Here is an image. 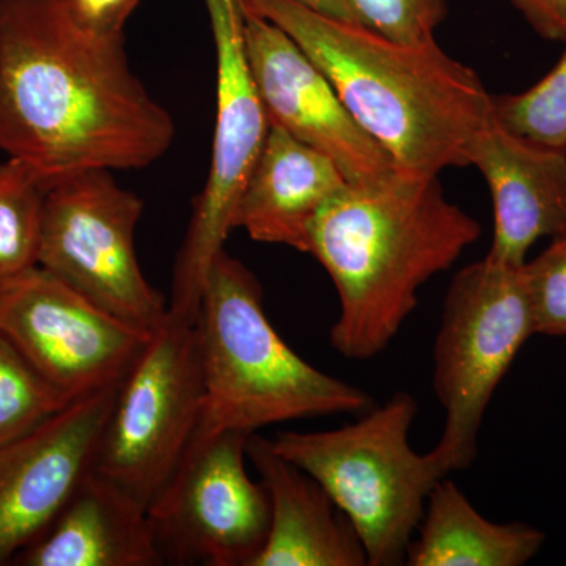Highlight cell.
I'll list each match as a JSON object with an SVG mask.
<instances>
[{"label": "cell", "mask_w": 566, "mask_h": 566, "mask_svg": "<svg viewBox=\"0 0 566 566\" xmlns=\"http://www.w3.org/2000/svg\"><path fill=\"white\" fill-rule=\"evenodd\" d=\"M174 139L125 33L85 31L62 0H0V151L48 191L91 170L144 169Z\"/></svg>", "instance_id": "cell-1"}, {"label": "cell", "mask_w": 566, "mask_h": 566, "mask_svg": "<svg viewBox=\"0 0 566 566\" xmlns=\"http://www.w3.org/2000/svg\"><path fill=\"white\" fill-rule=\"evenodd\" d=\"M482 226L447 199L438 177L392 170L346 182L312 227L314 255L337 290L331 345L352 360L385 352L419 290L475 243Z\"/></svg>", "instance_id": "cell-2"}, {"label": "cell", "mask_w": 566, "mask_h": 566, "mask_svg": "<svg viewBox=\"0 0 566 566\" xmlns=\"http://www.w3.org/2000/svg\"><path fill=\"white\" fill-rule=\"evenodd\" d=\"M243 3L300 44L395 169L438 177L447 167L468 166L465 150L491 120L493 95L436 40L398 43L296 0Z\"/></svg>", "instance_id": "cell-3"}, {"label": "cell", "mask_w": 566, "mask_h": 566, "mask_svg": "<svg viewBox=\"0 0 566 566\" xmlns=\"http://www.w3.org/2000/svg\"><path fill=\"white\" fill-rule=\"evenodd\" d=\"M197 331L205 395L193 438L363 415L374 406L363 389L312 367L283 342L264 312L255 275L226 249L205 279Z\"/></svg>", "instance_id": "cell-4"}, {"label": "cell", "mask_w": 566, "mask_h": 566, "mask_svg": "<svg viewBox=\"0 0 566 566\" xmlns=\"http://www.w3.org/2000/svg\"><path fill=\"white\" fill-rule=\"evenodd\" d=\"M411 394L397 392L357 422L326 431H282L271 449L324 488L356 528L368 566L406 564L428 495L447 476L433 452L417 453Z\"/></svg>", "instance_id": "cell-5"}, {"label": "cell", "mask_w": 566, "mask_h": 566, "mask_svg": "<svg viewBox=\"0 0 566 566\" xmlns=\"http://www.w3.org/2000/svg\"><path fill=\"white\" fill-rule=\"evenodd\" d=\"M532 335L524 264L485 256L457 273L434 344L433 387L446 424L431 452L447 475L474 463L488 405Z\"/></svg>", "instance_id": "cell-6"}, {"label": "cell", "mask_w": 566, "mask_h": 566, "mask_svg": "<svg viewBox=\"0 0 566 566\" xmlns=\"http://www.w3.org/2000/svg\"><path fill=\"white\" fill-rule=\"evenodd\" d=\"M203 395L197 322L167 312L118 385L93 471L148 509L191 444Z\"/></svg>", "instance_id": "cell-7"}, {"label": "cell", "mask_w": 566, "mask_h": 566, "mask_svg": "<svg viewBox=\"0 0 566 566\" xmlns=\"http://www.w3.org/2000/svg\"><path fill=\"white\" fill-rule=\"evenodd\" d=\"M216 51V123L210 172L193 205L174 268L169 312L196 322L212 260L233 230L238 200L271 123L253 77L243 0H205Z\"/></svg>", "instance_id": "cell-8"}, {"label": "cell", "mask_w": 566, "mask_h": 566, "mask_svg": "<svg viewBox=\"0 0 566 566\" xmlns=\"http://www.w3.org/2000/svg\"><path fill=\"white\" fill-rule=\"evenodd\" d=\"M144 202L111 170L52 186L44 200L39 263L104 311L153 329L169 312L142 273L134 234Z\"/></svg>", "instance_id": "cell-9"}, {"label": "cell", "mask_w": 566, "mask_h": 566, "mask_svg": "<svg viewBox=\"0 0 566 566\" xmlns=\"http://www.w3.org/2000/svg\"><path fill=\"white\" fill-rule=\"evenodd\" d=\"M252 433L192 438L148 506L163 558L177 564L252 566L271 526V501L245 469Z\"/></svg>", "instance_id": "cell-10"}, {"label": "cell", "mask_w": 566, "mask_h": 566, "mask_svg": "<svg viewBox=\"0 0 566 566\" xmlns=\"http://www.w3.org/2000/svg\"><path fill=\"white\" fill-rule=\"evenodd\" d=\"M0 335L74 401L120 382L151 329L118 318L33 266L0 283Z\"/></svg>", "instance_id": "cell-11"}, {"label": "cell", "mask_w": 566, "mask_h": 566, "mask_svg": "<svg viewBox=\"0 0 566 566\" xmlns=\"http://www.w3.org/2000/svg\"><path fill=\"white\" fill-rule=\"evenodd\" d=\"M118 385L71 401L32 433L0 446V565L44 534L92 471Z\"/></svg>", "instance_id": "cell-12"}, {"label": "cell", "mask_w": 566, "mask_h": 566, "mask_svg": "<svg viewBox=\"0 0 566 566\" xmlns=\"http://www.w3.org/2000/svg\"><path fill=\"white\" fill-rule=\"evenodd\" d=\"M244 10L245 48L271 125L333 159L348 182L392 172V159L354 120L300 44L274 22Z\"/></svg>", "instance_id": "cell-13"}, {"label": "cell", "mask_w": 566, "mask_h": 566, "mask_svg": "<svg viewBox=\"0 0 566 566\" xmlns=\"http://www.w3.org/2000/svg\"><path fill=\"white\" fill-rule=\"evenodd\" d=\"M465 159L483 175L493 199L488 259L523 266L539 238L566 233V151L521 139L491 115L469 142Z\"/></svg>", "instance_id": "cell-14"}, {"label": "cell", "mask_w": 566, "mask_h": 566, "mask_svg": "<svg viewBox=\"0 0 566 566\" xmlns=\"http://www.w3.org/2000/svg\"><path fill=\"white\" fill-rule=\"evenodd\" d=\"M346 182L333 159L271 125L238 200L233 229L259 243L308 253L319 211Z\"/></svg>", "instance_id": "cell-15"}, {"label": "cell", "mask_w": 566, "mask_h": 566, "mask_svg": "<svg viewBox=\"0 0 566 566\" xmlns=\"http://www.w3.org/2000/svg\"><path fill=\"white\" fill-rule=\"evenodd\" d=\"M248 457L271 501L270 534L252 566H368L356 528L315 479L256 433Z\"/></svg>", "instance_id": "cell-16"}, {"label": "cell", "mask_w": 566, "mask_h": 566, "mask_svg": "<svg viewBox=\"0 0 566 566\" xmlns=\"http://www.w3.org/2000/svg\"><path fill=\"white\" fill-rule=\"evenodd\" d=\"M11 564L155 566L164 558L147 506L92 469L51 526Z\"/></svg>", "instance_id": "cell-17"}, {"label": "cell", "mask_w": 566, "mask_h": 566, "mask_svg": "<svg viewBox=\"0 0 566 566\" xmlns=\"http://www.w3.org/2000/svg\"><path fill=\"white\" fill-rule=\"evenodd\" d=\"M416 534L405 565L521 566L538 554L546 539L527 524L486 520L446 476L428 495Z\"/></svg>", "instance_id": "cell-18"}, {"label": "cell", "mask_w": 566, "mask_h": 566, "mask_svg": "<svg viewBox=\"0 0 566 566\" xmlns=\"http://www.w3.org/2000/svg\"><path fill=\"white\" fill-rule=\"evenodd\" d=\"M46 193L24 163L0 164V283L39 263Z\"/></svg>", "instance_id": "cell-19"}, {"label": "cell", "mask_w": 566, "mask_h": 566, "mask_svg": "<svg viewBox=\"0 0 566 566\" xmlns=\"http://www.w3.org/2000/svg\"><path fill=\"white\" fill-rule=\"evenodd\" d=\"M70 403L0 335V446L32 433Z\"/></svg>", "instance_id": "cell-20"}, {"label": "cell", "mask_w": 566, "mask_h": 566, "mask_svg": "<svg viewBox=\"0 0 566 566\" xmlns=\"http://www.w3.org/2000/svg\"><path fill=\"white\" fill-rule=\"evenodd\" d=\"M491 115L521 139L566 151V46L557 65L534 87L515 95H493Z\"/></svg>", "instance_id": "cell-21"}, {"label": "cell", "mask_w": 566, "mask_h": 566, "mask_svg": "<svg viewBox=\"0 0 566 566\" xmlns=\"http://www.w3.org/2000/svg\"><path fill=\"white\" fill-rule=\"evenodd\" d=\"M360 24L405 44L434 41L447 17V0H349Z\"/></svg>", "instance_id": "cell-22"}, {"label": "cell", "mask_w": 566, "mask_h": 566, "mask_svg": "<svg viewBox=\"0 0 566 566\" xmlns=\"http://www.w3.org/2000/svg\"><path fill=\"white\" fill-rule=\"evenodd\" d=\"M535 334L566 337V233L524 263Z\"/></svg>", "instance_id": "cell-23"}, {"label": "cell", "mask_w": 566, "mask_h": 566, "mask_svg": "<svg viewBox=\"0 0 566 566\" xmlns=\"http://www.w3.org/2000/svg\"><path fill=\"white\" fill-rule=\"evenodd\" d=\"M140 0H62L70 17L85 31L99 35L125 33Z\"/></svg>", "instance_id": "cell-24"}, {"label": "cell", "mask_w": 566, "mask_h": 566, "mask_svg": "<svg viewBox=\"0 0 566 566\" xmlns=\"http://www.w3.org/2000/svg\"><path fill=\"white\" fill-rule=\"evenodd\" d=\"M539 36L566 41V0H510Z\"/></svg>", "instance_id": "cell-25"}, {"label": "cell", "mask_w": 566, "mask_h": 566, "mask_svg": "<svg viewBox=\"0 0 566 566\" xmlns=\"http://www.w3.org/2000/svg\"><path fill=\"white\" fill-rule=\"evenodd\" d=\"M296 2L307 7V9L318 11V13L324 14V17L360 24L359 18H357L356 11H354L349 0H296Z\"/></svg>", "instance_id": "cell-26"}]
</instances>
